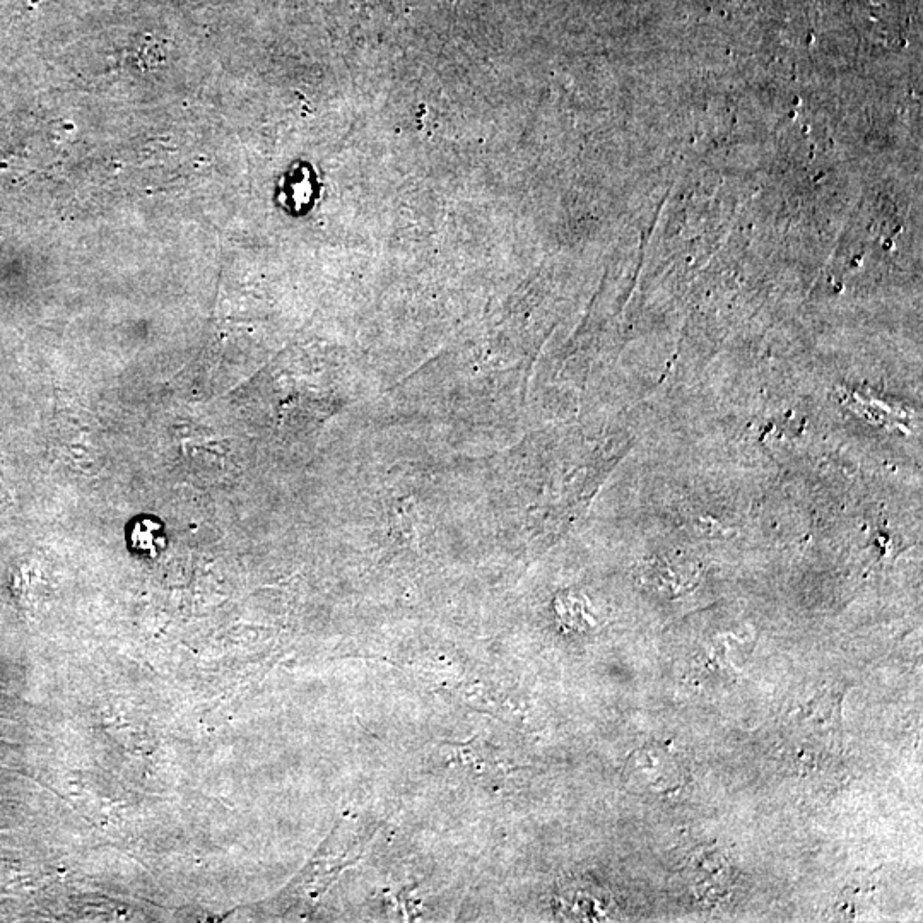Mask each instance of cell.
<instances>
[{
	"mask_svg": "<svg viewBox=\"0 0 923 923\" xmlns=\"http://www.w3.org/2000/svg\"><path fill=\"white\" fill-rule=\"evenodd\" d=\"M563 905L566 913L577 920H606L611 915L609 903L583 891V888L575 889L573 893L570 891V896L563 898Z\"/></svg>",
	"mask_w": 923,
	"mask_h": 923,
	"instance_id": "6da1fadb",
	"label": "cell"
}]
</instances>
